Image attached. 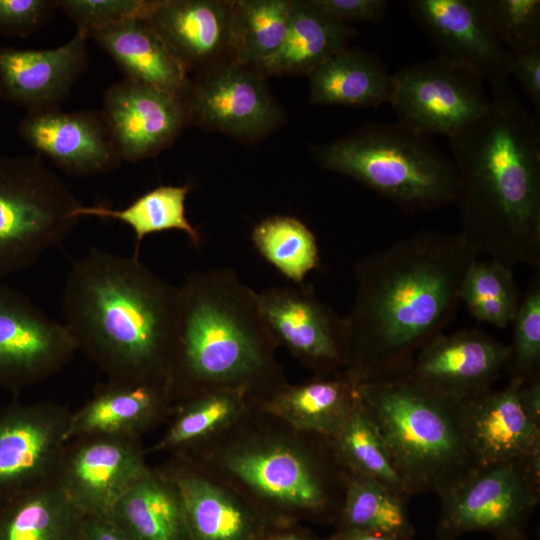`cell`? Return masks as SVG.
<instances>
[{
    "mask_svg": "<svg viewBox=\"0 0 540 540\" xmlns=\"http://www.w3.org/2000/svg\"><path fill=\"white\" fill-rule=\"evenodd\" d=\"M166 376L169 396L203 388L245 389L273 376L277 345L257 292L231 268L193 271L178 287Z\"/></svg>",
    "mask_w": 540,
    "mask_h": 540,
    "instance_id": "277c9868",
    "label": "cell"
},
{
    "mask_svg": "<svg viewBox=\"0 0 540 540\" xmlns=\"http://www.w3.org/2000/svg\"><path fill=\"white\" fill-rule=\"evenodd\" d=\"M1 99V98H0Z\"/></svg>",
    "mask_w": 540,
    "mask_h": 540,
    "instance_id": "681fc988",
    "label": "cell"
},
{
    "mask_svg": "<svg viewBox=\"0 0 540 540\" xmlns=\"http://www.w3.org/2000/svg\"><path fill=\"white\" fill-rule=\"evenodd\" d=\"M150 472L138 439L82 436L65 445L54 480L81 514L109 518Z\"/></svg>",
    "mask_w": 540,
    "mask_h": 540,
    "instance_id": "8fae6325",
    "label": "cell"
},
{
    "mask_svg": "<svg viewBox=\"0 0 540 540\" xmlns=\"http://www.w3.org/2000/svg\"><path fill=\"white\" fill-rule=\"evenodd\" d=\"M507 53L509 76L516 79L533 111L540 116V43Z\"/></svg>",
    "mask_w": 540,
    "mask_h": 540,
    "instance_id": "b9f144b4",
    "label": "cell"
},
{
    "mask_svg": "<svg viewBox=\"0 0 540 540\" xmlns=\"http://www.w3.org/2000/svg\"><path fill=\"white\" fill-rule=\"evenodd\" d=\"M251 240L259 255L292 284H303L320 265L317 239L300 219L272 215L257 223Z\"/></svg>",
    "mask_w": 540,
    "mask_h": 540,
    "instance_id": "d6a6232c",
    "label": "cell"
},
{
    "mask_svg": "<svg viewBox=\"0 0 540 540\" xmlns=\"http://www.w3.org/2000/svg\"><path fill=\"white\" fill-rule=\"evenodd\" d=\"M71 414L53 402L0 410V506L55 479Z\"/></svg>",
    "mask_w": 540,
    "mask_h": 540,
    "instance_id": "7c38bea8",
    "label": "cell"
},
{
    "mask_svg": "<svg viewBox=\"0 0 540 540\" xmlns=\"http://www.w3.org/2000/svg\"><path fill=\"white\" fill-rule=\"evenodd\" d=\"M77 350L65 324L0 282V386L18 392L39 383L59 372Z\"/></svg>",
    "mask_w": 540,
    "mask_h": 540,
    "instance_id": "4fadbf2b",
    "label": "cell"
},
{
    "mask_svg": "<svg viewBox=\"0 0 540 540\" xmlns=\"http://www.w3.org/2000/svg\"><path fill=\"white\" fill-rule=\"evenodd\" d=\"M57 8L55 0H0V34L30 36L51 20Z\"/></svg>",
    "mask_w": 540,
    "mask_h": 540,
    "instance_id": "60d3db41",
    "label": "cell"
},
{
    "mask_svg": "<svg viewBox=\"0 0 540 540\" xmlns=\"http://www.w3.org/2000/svg\"><path fill=\"white\" fill-rule=\"evenodd\" d=\"M78 540H135L107 517L84 516Z\"/></svg>",
    "mask_w": 540,
    "mask_h": 540,
    "instance_id": "ee69618b",
    "label": "cell"
},
{
    "mask_svg": "<svg viewBox=\"0 0 540 540\" xmlns=\"http://www.w3.org/2000/svg\"><path fill=\"white\" fill-rule=\"evenodd\" d=\"M508 355V345L478 328L441 332L418 350L411 371L428 388L461 401L492 388Z\"/></svg>",
    "mask_w": 540,
    "mask_h": 540,
    "instance_id": "e0dca14e",
    "label": "cell"
},
{
    "mask_svg": "<svg viewBox=\"0 0 540 540\" xmlns=\"http://www.w3.org/2000/svg\"><path fill=\"white\" fill-rule=\"evenodd\" d=\"M269 540H316L306 534L299 533V532H289V533H283L276 535L272 537Z\"/></svg>",
    "mask_w": 540,
    "mask_h": 540,
    "instance_id": "7dc6e473",
    "label": "cell"
},
{
    "mask_svg": "<svg viewBox=\"0 0 540 540\" xmlns=\"http://www.w3.org/2000/svg\"><path fill=\"white\" fill-rule=\"evenodd\" d=\"M414 540H418V539L415 538ZM426 540H457V539H445V538H440V537H437V536H436V537L433 538V539H426ZM527 540H528V539H527Z\"/></svg>",
    "mask_w": 540,
    "mask_h": 540,
    "instance_id": "c3c4849f",
    "label": "cell"
},
{
    "mask_svg": "<svg viewBox=\"0 0 540 540\" xmlns=\"http://www.w3.org/2000/svg\"><path fill=\"white\" fill-rule=\"evenodd\" d=\"M125 73L126 78L181 95L188 72L146 20L133 19L89 35Z\"/></svg>",
    "mask_w": 540,
    "mask_h": 540,
    "instance_id": "d4e9b609",
    "label": "cell"
},
{
    "mask_svg": "<svg viewBox=\"0 0 540 540\" xmlns=\"http://www.w3.org/2000/svg\"><path fill=\"white\" fill-rule=\"evenodd\" d=\"M490 103L448 139L457 174L453 204L477 256L513 269L540 267V116L509 79L489 84Z\"/></svg>",
    "mask_w": 540,
    "mask_h": 540,
    "instance_id": "7a4b0ae2",
    "label": "cell"
},
{
    "mask_svg": "<svg viewBox=\"0 0 540 540\" xmlns=\"http://www.w3.org/2000/svg\"><path fill=\"white\" fill-rule=\"evenodd\" d=\"M243 389L214 388L198 393L176 417L158 445L174 449L188 445L232 422L244 404Z\"/></svg>",
    "mask_w": 540,
    "mask_h": 540,
    "instance_id": "8d00e7d4",
    "label": "cell"
},
{
    "mask_svg": "<svg viewBox=\"0 0 540 540\" xmlns=\"http://www.w3.org/2000/svg\"><path fill=\"white\" fill-rule=\"evenodd\" d=\"M180 494L190 540H254L252 515L204 477L180 470L170 477Z\"/></svg>",
    "mask_w": 540,
    "mask_h": 540,
    "instance_id": "f546056e",
    "label": "cell"
},
{
    "mask_svg": "<svg viewBox=\"0 0 540 540\" xmlns=\"http://www.w3.org/2000/svg\"><path fill=\"white\" fill-rule=\"evenodd\" d=\"M491 26L506 50L540 43L539 0H483Z\"/></svg>",
    "mask_w": 540,
    "mask_h": 540,
    "instance_id": "f35d334b",
    "label": "cell"
},
{
    "mask_svg": "<svg viewBox=\"0 0 540 540\" xmlns=\"http://www.w3.org/2000/svg\"><path fill=\"white\" fill-rule=\"evenodd\" d=\"M102 114L121 160L129 162L167 149L187 125L181 95L126 77L104 93Z\"/></svg>",
    "mask_w": 540,
    "mask_h": 540,
    "instance_id": "2e32d148",
    "label": "cell"
},
{
    "mask_svg": "<svg viewBox=\"0 0 540 540\" xmlns=\"http://www.w3.org/2000/svg\"><path fill=\"white\" fill-rule=\"evenodd\" d=\"M310 102L371 108L389 103L393 75L374 54L348 46L333 54L309 75Z\"/></svg>",
    "mask_w": 540,
    "mask_h": 540,
    "instance_id": "484cf974",
    "label": "cell"
},
{
    "mask_svg": "<svg viewBox=\"0 0 540 540\" xmlns=\"http://www.w3.org/2000/svg\"><path fill=\"white\" fill-rule=\"evenodd\" d=\"M265 79L231 58L197 72L181 94L187 124L246 142L263 138L284 121Z\"/></svg>",
    "mask_w": 540,
    "mask_h": 540,
    "instance_id": "30bf717a",
    "label": "cell"
},
{
    "mask_svg": "<svg viewBox=\"0 0 540 540\" xmlns=\"http://www.w3.org/2000/svg\"><path fill=\"white\" fill-rule=\"evenodd\" d=\"M411 365L357 381L358 397L410 495H440L479 467L468 447L461 401L425 386Z\"/></svg>",
    "mask_w": 540,
    "mask_h": 540,
    "instance_id": "5b68a950",
    "label": "cell"
},
{
    "mask_svg": "<svg viewBox=\"0 0 540 540\" xmlns=\"http://www.w3.org/2000/svg\"><path fill=\"white\" fill-rule=\"evenodd\" d=\"M232 1L157 0L146 20L187 72L231 58Z\"/></svg>",
    "mask_w": 540,
    "mask_h": 540,
    "instance_id": "7402d4cb",
    "label": "cell"
},
{
    "mask_svg": "<svg viewBox=\"0 0 540 540\" xmlns=\"http://www.w3.org/2000/svg\"><path fill=\"white\" fill-rule=\"evenodd\" d=\"M331 439L348 471L369 477L409 501L411 495L393 463L386 444L359 400Z\"/></svg>",
    "mask_w": 540,
    "mask_h": 540,
    "instance_id": "e575fe53",
    "label": "cell"
},
{
    "mask_svg": "<svg viewBox=\"0 0 540 540\" xmlns=\"http://www.w3.org/2000/svg\"><path fill=\"white\" fill-rule=\"evenodd\" d=\"M261 314L276 343L321 373L347 365L343 317L312 286H272L257 292Z\"/></svg>",
    "mask_w": 540,
    "mask_h": 540,
    "instance_id": "5bb4252c",
    "label": "cell"
},
{
    "mask_svg": "<svg viewBox=\"0 0 540 540\" xmlns=\"http://www.w3.org/2000/svg\"><path fill=\"white\" fill-rule=\"evenodd\" d=\"M109 518L135 540H190L176 485L153 471L117 502Z\"/></svg>",
    "mask_w": 540,
    "mask_h": 540,
    "instance_id": "83f0119b",
    "label": "cell"
},
{
    "mask_svg": "<svg viewBox=\"0 0 540 540\" xmlns=\"http://www.w3.org/2000/svg\"><path fill=\"white\" fill-rule=\"evenodd\" d=\"M312 151L322 168L354 179L404 211L453 204L452 159L431 137L399 122H368Z\"/></svg>",
    "mask_w": 540,
    "mask_h": 540,
    "instance_id": "8992f818",
    "label": "cell"
},
{
    "mask_svg": "<svg viewBox=\"0 0 540 540\" xmlns=\"http://www.w3.org/2000/svg\"><path fill=\"white\" fill-rule=\"evenodd\" d=\"M476 258L460 232L421 230L360 259L353 304L343 317L345 371L359 381L410 366L453 320Z\"/></svg>",
    "mask_w": 540,
    "mask_h": 540,
    "instance_id": "6da1fadb",
    "label": "cell"
},
{
    "mask_svg": "<svg viewBox=\"0 0 540 540\" xmlns=\"http://www.w3.org/2000/svg\"><path fill=\"white\" fill-rule=\"evenodd\" d=\"M540 267L537 268L510 325L513 327L505 368L522 383L540 377Z\"/></svg>",
    "mask_w": 540,
    "mask_h": 540,
    "instance_id": "74e56055",
    "label": "cell"
},
{
    "mask_svg": "<svg viewBox=\"0 0 540 540\" xmlns=\"http://www.w3.org/2000/svg\"><path fill=\"white\" fill-rule=\"evenodd\" d=\"M358 400L357 381L344 371L282 386L273 393L267 408L299 430L331 438Z\"/></svg>",
    "mask_w": 540,
    "mask_h": 540,
    "instance_id": "4316f807",
    "label": "cell"
},
{
    "mask_svg": "<svg viewBox=\"0 0 540 540\" xmlns=\"http://www.w3.org/2000/svg\"><path fill=\"white\" fill-rule=\"evenodd\" d=\"M80 204L39 155H0V282L61 244Z\"/></svg>",
    "mask_w": 540,
    "mask_h": 540,
    "instance_id": "52a82bcc",
    "label": "cell"
},
{
    "mask_svg": "<svg viewBox=\"0 0 540 540\" xmlns=\"http://www.w3.org/2000/svg\"><path fill=\"white\" fill-rule=\"evenodd\" d=\"M325 13L341 23L381 20L388 7L386 0H312Z\"/></svg>",
    "mask_w": 540,
    "mask_h": 540,
    "instance_id": "7bdbcfd3",
    "label": "cell"
},
{
    "mask_svg": "<svg viewBox=\"0 0 540 540\" xmlns=\"http://www.w3.org/2000/svg\"><path fill=\"white\" fill-rule=\"evenodd\" d=\"M178 294L138 257L92 248L68 273L64 324L109 381L165 385Z\"/></svg>",
    "mask_w": 540,
    "mask_h": 540,
    "instance_id": "3957f363",
    "label": "cell"
},
{
    "mask_svg": "<svg viewBox=\"0 0 540 540\" xmlns=\"http://www.w3.org/2000/svg\"><path fill=\"white\" fill-rule=\"evenodd\" d=\"M168 397L163 384L108 380L72 412L67 440L96 435L138 439L161 413Z\"/></svg>",
    "mask_w": 540,
    "mask_h": 540,
    "instance_id": "603a6c76",
    "label": "cell"
},
{
    "mask_svg": "<svg viewBox=\"0 0 540 540\" xmlns=\"http://www.w3.org/2000/svg\"><path fill=\"white\" fill-rule=\"evenodd\" d=\"M192 185H161L147 191L123 209H113L103 204L82 206L74 210V217L85 216L115 219L128 225L136 237L135 255L140 243L150 234L178 230L187 235L192 245L201 244L199 231L186 217L185 201Z\"/></svg>",
    "mask_w": 540,
    "mask_h": 540,
    "instance_id": "4dcf8cb0",
    "label": "cell"
},
{
    "mask_svg": "<svg viewBox=\"0 0 540 540\" xmlns=\"http://www.w3.org/2000/svg\"><path fill=\"white\" fill-rule=\"evenodd\" d=\"M227 468L261 496L314 513L332 505L329 473L307 455L285 446L241 450L225 459Z\"/></svg>",
    "mask_w": 540,
    "mask_h": 540,
    "instance_id": "ffe728a7",
    "label": "cell"
},
{
    "mask_svg": "<svg viewBox=\"0 0 540 540\" xmlns=\"http://www.w3.org/2000/svg\"><path fill=\"white\" fill-rule=\"evenodd\" d=\"M87 38L97 30L133 19L147 20L157 0H57Z\"/></svg>",
    "mask_w": 540,
    "mask_h": 540,
    "instance_id": "ab89813d",
    "label": "cell"
},
{
    "mask_svg": "<svg viewBox=\"0 0 540 540\" xmlns=\"http://www.w3.org/2000/svg\"><path fill=\"white\" fill-rule=\"evenodd\" d=\"M519 402L526 417L540 428V377L521 384Z\"/></svg>",
    "mask_w": 540,
    "mask_h": 540,
    "instance_id": "f6af8a7d",
    "label": "cell"
},
{
    "mask_svg": "<svg viewBox=\"0 0 540 540\" xmlns=\"http://www.w3.org/2000/svg\"><path fill=\"white\" fill-rule=\"evenodd\" d=\"M83 520L52 480L0 506V540H78Z\"/></svg>",
    "mask_w": 540,
    "mask_h": 540,
    "instance_id": "f1b7e54d",
    "label": "cell"
},
{
    "mask_svg": "<svg viewBox=\"0 0 540 540\" xmlns=\"http://www.w3.org/2000/svg\"><path fill=\"white\" fill-rule=\"evenodd\" d=\"M407 503L383 484L348 471L339 510L340 530L415 537Z\"/></svg>",
    "mask_w": 540,
    "mask_h": 540,
    "instance_id": "1f68e13d",
    "label": "cell"
},
{
    "mask_svg": "<svg viewBox=\"0 0 540 540\" xmlns=\"http://www.w3.org/2000/svg\"><path fill=\"white\" fill-rule=\"evenodd\" d=\"M21 139L67 174L84 177L114 170L121 163L102 111L27 112L17 126Z\"/></svg>",
    "mask_w": 540,
    "mask_h": 540,
    "instance_id": "ac0fdd59",
    "label": "cell"
},
{
    "mask_svg": "<svg viewBox=\"0 0 540 540\" xmlns=\"http://www.w3.org/2000/svg\"><path fill=\"white\" fill-rule=\"evenodd\" d=\"M438 497L437 537L486 532L494 540H527L540 502V452L479 467Z\"/></svg>",
    "mask_w": 540,
    "mask_h": 540,
    "instance_id": "ba28073f",
    "label": "cell"
},
{
    "mask_svg": "<svg viewBox=\"0 0 540 540\" xmlns=\"http://www.w3.org/2000/svg\"><path fill=\"white\" fill-rule=\"evenodd\" d=\"M522 382L509 379L461 400L470 453L478 467H486L540 452V428L524 414L519 402Z\"/></svg>",
    "mask_w": 540,
    "mask_h": 540,
    "instance_id": "44dd1931",
    "label": "cell"
},
{
    "mask_svg": "<svg viewBox=\"0 0 540 540\" xmlns=\"http://www.w3.org/2000/svg\"><path fill=\"white\" fill-rule=\"evenodd\" d=\"M292 0H233L230 53L235 62L254 67L272 54L286 34Z\"/></svg>",
    "mask_w": 540,
    "mask_h": 540,
    "instance_id": "836d02e7",
    "label": "cell"
},
{
    "mask_svg": "<svg viewBox=\"0 0 540 540\" xmlns=\"http://www.w3.org/2000/svg\"><path fill=\"white\" fill-rule=\"evenodd\" d=\"M355 30L334 19L312 0H292L281 45L254 68L263 77L308 76L323 61L347 47Z\"/></svg>",
    "mask_w": 540,
    "mask_h": 540,
    "instance_id": "cb8c5ba5",
    "label": "cell"
},
{
    "mask_svg": "<svg viewBox=\"0 0 540 540\" xmlns=\"http://www.w3.org/2000/svg\"><path fill=\"white\" fill-rule=\"evenodd\" d=\"M87 39L77 31L53 49L0 47V98L27 112L59 108L87 68Z\"/></svg>",
    "mask_w": 540,
    "mask_h": 540,
    "instance_id": "d6986e66",
    "label": "cell"
},
{
    "mask_svg": "<svg viewBox=\"0 0 540 540\" xmlns=\"http://www.w3.org/2000/svg\"><path fill=\"white\" fill-rule=\"evenodd\" d=\"M485 82L468 67L436 56L393 74L389 104L397 122L429 137L450 139L488 108Z\"/></svg>",
    "mask_w": 540,
    "mask_h": 540,
    "instance_id": "9c48e42d",
    "label": "cell"
},
{
    "mask_svg": "<svg viewBox=\"0 0 540 540\" xmlns=\"http://www.w3.org/2000/svg\"><path fill=\"white\" fill-rule=\"evenodd\" d=\"M415 538L357 530H339L332 540H414Z\"/></svg>",
    "mask_w": 540,
    "mask_h": 540,
    "instance_id": "bcb514c9",
    "label": "cell"
},
{
    "mask_svg": "<svg viewBox=\"0 0 540 540\" xmlns=\"http://www.w3.org/2000/svg\"><path fill=\"white\" fill-rule=\"evenodd\" d=\"M408 8L437 56L468 67L488 84L509 79L508 53L483 0H410Z\"/></svg>",
    "mask_w": 540,
    "mask_h": 540,
    "instance_id": "9a60e30c",
    "label": "cell"
},
{
    "mask_svg": "<svg viewBox=\"0 0 540 540\" xmlns=\"http://www.w3.org/2000/svg\"><path fill=\"white\" fill-rule=\"evenodd\" d=\"M521 295L512 269L491 258H476L469 265L460 289V301L470 314L497 328L511 324Z\"/></svg>",
    "mask_w": 540,
    "mask_h": 540,
    "instance_id": "d590c367",
    "label": "cell"
}]
</instances>
